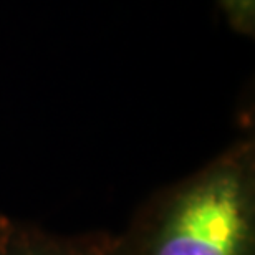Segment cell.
<instances>
[{"instance_id":"cell-1","label":"cell","mask_w":255,"mask_h":255,"mask_svg":"<svg viewBox=\"0 0 255 255\" xmlns=\"http://www.w3.org/2000/svg\"><path fill=\"white\" fill-rule=\"evenodd\" d=\"M254 241L252 144L242 142L172 196L142 255H252Z\"/></svg>"},{"instance_id":"cell-2","label":"cell","mask_w":255,"mask_h":255,"mask_svg":"<svg viewBox=\"0 0 255 255\" xmlns=\"http://www.w3.org/2000/svg\"><path fill=\"white\" fill-rule=\"evenodd\" d=\"M0 255H98L75 244L53 241L17 227L0 229Z\"/></svg>"},{"instance_id":"cell-3","label":"cell","mask_w":255,"mask_h":255,"mask_svg":"<svg viewBox=\"0 0 255 255\" xmlns=\"http://www.w3.org/2000/svg\"><path fill=\"white\" fill-rule=\"evenodd\" d=\"M217 2L232 30L246 37H254L255 0H217Z\"/></svg>"}]
</instances>
